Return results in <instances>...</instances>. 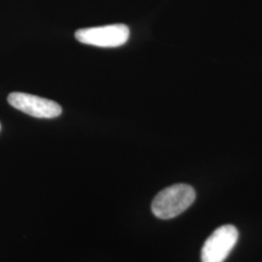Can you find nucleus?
Returning a JSON list of instances; mask_svg holds the SVG:
<instances>
[{"mask_svg":"<svg viewBox=\"0 0 262 262\" xmlns=\"http://www.w3.org/2000/svg\"><path fill=\"white\" fill-rule=\"evenodd\" d=\"M129 28L125 25H110L77 30L75 37L79 42L95 47L116 48L124 45L129 39Z\"/></svg>","mask_w":262,"mask_h":262,"instance_id":"2","label":"nucleus"},{"mask_svg":"<svg viewBox=\"0 0 262 262\" xmlns=\"http://www.w3.org/2000/svg\"><path fill=\"white\" fill-rule=\"evenodd\" d=\"M195 190L187 184H176L159 191L151 203L154 215L162 220L173 219L192 205Z\"/></svg>","mask_w":262,"mask_h":262,"instance_id":"1","label":"nucleus"},{"mask_svg":"<svg viewBox=\"0 0 262 262\" xmlns=\"http://www.w3.org/2000/svg\"><path fill=\"white\" fill-rule=\"evenodd\" d=\"M11 106L39 119H54L62 112L58 104L36 95L23 93H13L8 96Z\"/></svg>","mask_w":262,"mask_h":262,"instance_id":"4","label":"nucleus"},{"mask_svg":"<svg viewBox=\"0 0 262 262\" xmlns=\"http://www.w3.org/2000/svg\"><path fill=\"white\" fill-rule=\"evenodd\" d=\"M239 238L237 228L225 225L216 228L203 245L201 251L202 262H225L234 249Z\"/></svg>","mask_w":262,"mask_h":262,"instance_id":"3","label":"nucleus"},{"mask_svg":"<svg viewBox=\"0 0 262 262\" xmlns=\"http://www.w3.org/2000/svg\"><path fill=\"white\" fill-rule=\"evenodd\" d=\"M0 129H1V125H0Z\"/></svg>","mask_w":262,"mask_h":262,"instance_id":"5","label":"nucleus"}]
</instances>
